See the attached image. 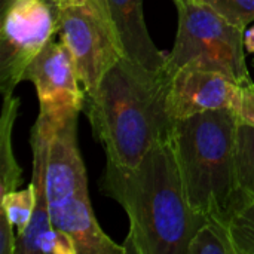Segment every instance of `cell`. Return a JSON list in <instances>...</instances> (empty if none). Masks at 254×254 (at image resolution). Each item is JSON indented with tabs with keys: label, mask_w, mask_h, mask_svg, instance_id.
<instances>
[{
	"label": "cell",
	"mask_w": 254,
	"mask_h": 254,
	"mask_svg": "<svg viewBox=\"0 0 254 254\" xmlns=\"http://www.w3.org/2000/svg\"><path fill=\"white\" fill-rule=\"evenodd\" d=\"M238 121L254 127V82H249L241 86L240 104L235 110Z\"/></svg>",
	"instance_id": "19"
},
{
	"label": "cell",
	"mask_w": 254,
	"mask_h": 254,
	"mask_svg": "<svg viewBox=\"0 0 254 254\" xmlns=\"http://www.w3.org/2000/svg\"><path fill=\"white\" fill-rule=\"evenodd\" d=\"M168 86L164 68L152 70L124 57L86 94L83 112L107 159L135 167L156 143L173 135Z\"/></svg>",
	"instance_id": "2"
},
{
	"label": "cell",
	"mask_w": 254,
	"mask_h": 254,
	"mask_svg": "<svg viewBox=\"0 0 254 254\" xmlns=\"http://www.w3.org/2000/svg\"><path fill=\"white\" fill-rule=\"evenodd\" d=\"M176 7L177 36L164 67L168 76L182 67H198L222 71L241 86L253 80L246 61V30L195 0L176 1Z\"/></svg>",
	"instance_id": "5"
},
{
	"label": "cell",
	"mask_w": 254,
	"mask_h": 254,
	"mask_svg": "<svg viewBox=\"0 0 254 254\" xmlns=\"http://www.w3.org/2000/svg\"><path fill=\"white\" fill-rule=\"evenodd\" d=\"M36 207V193L33 183L22 190H10L1 195L0 202V254H13L16 235L22 234L31 222Z\"/></svg>",
	"instance_id": "12"
},
{
	"label": "cell",
	"mask_w": 254,
	"mask_h": 254,
	"mask_svg": "<svg viewBox=\"0 0 254 254\" xmlns=\"http://www.w3.org/2000/svg\"><path fill=\"white\" fill-rule=\"evenodd\" d=\"M31 254H77V250L67 232L52 228L34 243Z\"/></svg>",
	"instance_id": "18"
},
{
	"label": "cell",
	"mask_w": 254,
	"mask_h": 254,
	"mask_svg": "<svg viewBox=\"0 0 254 254\" xmlns=\"http://www.w3.org/2000/svg\"><path fill=\"white\" fill-rule=\"evenodd\" d=\"M207 4L228 22L243 30L254 21V0H195Z\"/></svg>",
	"instance_id": "17"
},
{
	"label": "cell",
	"mask_w": 254,
	"mask_h": 254,
	"mask_svg": "<svg viewBox=\"0 0 254 254\" xmlns=\"http://www.w3.org/2000/svg\"><path fill=\"white\" fill-rule=\"evenodd\" d=\"M0 31V91L13 94L30 63L58 33L60 7L51 0H7Z\"/></svg>",
	"instance_id": "7"
},
{
	"label": "cell",
	"mask_w": 254,
	"mask_h": 254,
	"mask_svg": "<svg viewBox=\"0 0 254 254\" xmlns=\"http://www.w3.org/2000/svg\"><path fill=\"white\" fill-rule=\"evenodd\" d=\"M58 34L74 61L85 94L94 92L125 57L107 0H82L60 9Z\"/></svg>",
	"instance_id": "6"
},
{
	"label": "cell",
	"mask_w": 254,
	"mask_h": 254,
	"mask_svg": "<svg viewBox=\"0 0 254 254\" xmlns=\"http://www.w3.org/2000/svg\"><path fill=\"white\" fill-rule=\"evenodd\" d=\"M54 4H57L60 9H63V7H65V6H70V4H74V3H79V1H82V0H51Z\"/></svg>",
	"instance_id": "21"
},
{
	"label": "cell",
	"mask_w": 254,
	"mask_h": 254,
	"mask_svg": "<svg viewBox=\"0 0 254 254\" xmlns=\"http://www.w3.org/2000/svg\"><path fill=\"white\" fill-rule=\"evenodd\" d=\"M244 48L247 52L254 54V25L244 31Z\"/></svg>",
	"instance_id": "20"
},
{
	"label": "cell",
	"mask_w": 254,
	"mask_h": 254,
	"mask_svg": "<svg viewBox=\"0 0 254 254\" xmlns=\"http://www.w3.org/2000/svg\"><path fill=\"white\" fill-rule=\"evenodd\" d=\"M24 80L36 86L40 107L37 119L52 131L79 116L85 107V89L74 61L61 40H51L43 48L27 67Z\"/></svg>",
	"instance_id": "8"
},
{
	"label": "cell",
	"mask_w": 254,
	"mask_h": 254,
	"mask_svg": "<svg viewBox=\"0 0 254 254\" xmlns=\"http://www.w3.org/2000/svg\"><path fill=\"white\" fill-rule=\"evenodd\" d=\"M125 58L152 70L165 67L168 54L152 40L144 21L143 0H107Z\"/></svg>",
	"instance_id": "10"
},
{
	"label": "cell",
	"mask_w": 254,
	"mask_h": 254,
	"mask_svg": "<svg viewBox=\"0 0 254 254\" xmlns=\"http://www.w3.org/2000/svg\"><path fill=\"white\" fill-rule=\"evenodd\" d=\"M4 1H7V0H1V4H3V3H4Z\"/></svg>",
	"instance_id": "23"
},
{
	"label": "cell",
	"mask_w": 254,
	"mask_h": 254,
	"mask_svg": "<svg viewBox=\"0 0 254 254\" xmlns=\"http://www.w3.org/2000/svg\"><path fill=\"white\" fill-rule=\"evenodd\" d=\"M173 1H174V3H176V1H183V0H173Z\"/></svg>",
	"instance_id": "22"
},
{
	"label": "cell",
	"mask_w": 254,
	"mask_h": 254,
	"mask_svg": "<svg viewBox=\"0 0 254 254\" xmlns=\"http://www.w3.org/2000/svg\"><path fill=\"white\" fill-rule=\"evenodd\" d=\"M100 189L128 216L127 254H189L193 235L207 220L189 205L173 135L156 143L135 167L107 159Z\"/></svg>",
	"instance_id": "1"
},
{
	"label": "cell",
	"mask_w": 254,
	"mask_h": 254,
	"mask_svg": "<svg viewBox=\"0 0 254 254\" xmlns=\"http://www.w3.org/2000/svg\"><path fill=\"white\" fill-rule=\"evenodd\" d=\"M54 131H51L43 122L37 121L33 125L30 144L33 150V173L31 183L36 193V207L28 223L27 229L16 235V244L13 254H31L34 243L49 229H52L49 208H48V195H46V165L49 155V143Z\"/></svg>",
	"instance_id": "11"
},
{
	"label": "cell",
	"mask_w": 254,
	"mask_h": 254,
	"mask_svg": "<svg viewBox=\"0 0 254 254\" xmlns=\"http://www.w3.org/2000/svg\"><path fill=\"white\" fill-rule=\"evenodd\" d=\"M235 174L240 210L254 201V127L243 122H240L237 131Z\"/></svg>",
	"instance_id": "14"
},
{
	"label": "cell",
	"mask_w": 254,
	"mask_h": 254,
	"mask_svg": "<svg viewBox=\"0 0 254 254\" xmlns=\"http://www.w3.org/2000/svg\"><path fill=\"white\" fill-rule=\"evenodd\" d=\"M51 223L67 232L77 254H127L100 226L89 199L88 176L77 143V116L54 131L46 165Z\"/></svg>",
	"instance_id": "4"
},
{
	"label": "cell",
	"mask_w": 254,
	"mask_h": 254,
	"mask_svg": "<svg viewBox=\"0 0 254 254\" xmlns=\"http://www.w3.org/2000/svg\"><path fill=\"white\" fill-rule=\"evenodd\" d=\"M238 116L231 109L180 119L173 144L189 205L205 219L229 225L238 210L235 149Z\"/></svg>",
	"instance_id": "3"
},
{
	"label": "cell",
	"mask_w": 254,
	"mask_h": 254,
	"mask_svg": "<svg viewBox=\"0 0 254 254\" xmlns=\"http://www.w3.org/2000/svg\"><path fill=\"white\" fill-rule=\"evenodd\" d=\"M19 107V100L13 95L3 97L1 121H0V195H4L22 182V170L18 165L12 150V128Z\"/></svg>",
	"instance_id": "13"
},
{
	"label": "cell",
	"mask_w": 254,
	"mask_h": 254,
	"mask_svg": "<svg viewBox=\"0 0 254 254\" xmlns=\"http://www.w3.org/2000/svg\"><path fill=\"white\" fill-rule=\"evenodd\" d=\"M189 254H237L229 225L216 219H207L193 235Z\"/></svg>",
	"instance_id": "15"
},
{
	"label": "cell",
	"mask_w": 254,
	"mask_h": 254,
	"mask_svg": "<svg viewBox=\"0 0 254 254\" xmlns=\"http://www.w3.org/2000/svg\"><path fill=\"white\" fill-rule=\"evenodd\" d=\"M229 231L237 254H254V201L232 216Z\"/></svg>",
	"instance_id": "16"
},
{
	"label": "cell",
	"mask_w": 254,
	"mask_h": 254,
	"mask_svg": "<svg viewBox=\"0 0 254 254\" xmlns=\"http://www.w3.org/2000/svg\"><path fill=\"white\" fill-rule=\"evenodd\" d=\"M241 85L222 71L182 67L170 76L168 110L174 122L208 110H237Z\"/></svg>",
	"instance_id": "9"
}]
</instances>
